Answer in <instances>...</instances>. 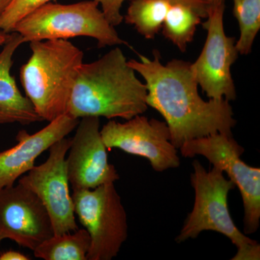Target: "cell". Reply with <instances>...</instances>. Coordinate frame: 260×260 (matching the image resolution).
<instances>
[{
    "label": "cell",
    "instance_id": "cell-14",
    "mask_svg": "<svg viewBox=\"0 0 260 260\" xmlns=\"http://www.w3.org/2000/svg\"><path fill=\"white\" fill-rule=\"evenodd\" d=\"M23 43L20 34L10 32L0 52V125L15 123L29 125L43 121L30 100L20 91L10 73L15 51Z\"/></svg>",
    "mask_w": 260,
    "mask_h": 260
},
{
    "label": "cell",
    "instance_id": "cell-23",
    "mask_svg": "<svg viewBox=\"0 0 260 260\" xmlns=\"http://www.w3.org/2000/svg\"><path fill=\"white\" fill-rule=\"evenodd\" d=\"M12 1L13 0H0V17L4 13Z\"/></svg>",
    "mask_w": 260,
    "mask_h": 260
},
{
    "label": "cell",
    "instance_id": "cell-12",
    "mask_svg": "<svg viewBox=\"0 0 260 260\" xmlns=\"http://www.w3.org/2000/svg\"><path fill=\"white\" fill-rule=\"evenodd\" d=\"M75 129L66 158L68 179L73 191L93 189L117 181L119 174L108 160L99 117H83Z\"/></svg>",
    "mask_w": 260,
    "mask_h": 260
},
{
    "label": "cell",
    "instance_id": "cell-22",
    "mask_svg": "<svg viewBox=\"0 0 260 260\" xmlns=\"http://www.w3.org/2000/svg\"><path fill=\"white\" fill-rule=\"evenodd\" d=\"M28 256L20 251L7 250L0 253V260H30Z\"/></svg>",
    "mask_w": 260,
    "mask_h": 260
},
{
    "label": "cell",
    "instance_id": "cell-4",
    "mask_svg": "<svg viewBox=\"0 0 260 260\" xmlns=\"http://www.w3.org/2000/svg\"><path fill=\"white\" fill-rule=\"evenodd\" d=\"M191 184L194 190V203L188 214L176 242L196 239L204 231L223 234L237 248L232 260L260 259V245L238 229L228 205L229 191L236 187L223 172L213 167L207 171L200 161L192 162Z\"/></svg>",
    "mask_w": 260,
    "mask_h": 260
},
{
    "label": "cell",
    "instance_id": "cell-16",
    "mask_svg": "<svg viewBox=\"0 0 260 260\" xmlns=\"http://www.w3.org/2000/svg\"><path fill=\"white\" fill-rule=\"evenodd\" d=\"M170 3L165 0H132L124 17L147 39H153L162 29Z\"/></svg>",
    "mask_w": 260,
    "mask_h": 260
},
{
    "label": "cell",
    "instance_id": "cell-24",
    "mask_svg": "<svg viewBox=\"0 0 260 260\" xmlns=\"http://www.w3.org/2000/svg\"><path fill=\"white\" fill-rule=\"evenodd\" d=\"M9 34H5V32L0 30V46L4 45L8 40Z\"/></svg>",
    "mask_w": 260,
    "mask_h": 260
},
{
    "label": "cell",
    "instance_id": "cell-3",
    "mask_svg": "<svg viewBox=\"0 0 260 260\" xmlns=\"http://www.w3.org/2000/svg\"><path fill=\"white\" fill-rule=\"evenodd\" d=\"M30 48L20 81L36 112L50 122L67 112L84 53L67 39L34 41Z\"/></svg>",
    "mask_w": 260,
    "mask_h": 260
},
{
    "label": "cell",
    "instance_id": "cell-5",
    "mask_svg": "<svg viewBox=\"0 0 260 260\" xmlns=\"http://www.w3.org/2000/svg\"><path fill=\"white\" fill-rule=\"evenodd\" d=\"M94 0L70 5L49 3L34 10L15 25L25 42L91 37L99 48L127 44L119 37Z\"/></svg>",
    "mask_w": 260,
    "mask_h": 260
},
{
    "label": "cell",
    "instance_id": "cell-10",
    "mask_svg": "<svg viewBox=\"0 0 260 260\" xmlns=\"http://www.w3.org/2000/svg\"><path fill=\"white\" fill-rule=\"evenodd\" d=\"M126 122L110 121L101 129L107 150L118 148L146 158L153 170L162 172L180 165L177 149L171 142L165 121L137 115Z\"/></svg>",
    "mask_w": 260,
    "mask_h": 260
},
{
    "label": "cell",
    "instance_id": "cell-7",
    "mask_svg": "<svg viewBox=\"0 0 260 260\" xmlns=\"http://www.w3.org/2000/svg\"><path fill=\"white\" fill-rule=\"evenodd\" d=\"M179 150L184 158L202 155L213 167L226 173L242 195L244 234H254L259 227L260 169L251 167L242 160L244 148L232 135L216 133L186 142Z\"/></svg>",
    "mask_w": 260,
    "mask_h": 260
},
{
    "label": "cell",
    "instance_id": "cell-13",
    "mask_svg": "<svg viewBox=\"0 0 260 260\" xmlns=\"http://www.w3.org/2000/svg\"><path fill=\"white\" fill-rule=\"evenodd\" d=\"M79 121L64 114L35 134L30 135L25 130L19 132L17 144L0 152V189L14 185L15 181L34 167L39 155L72 133Z\"/></svg>",
    "mask_w": 260,
    "mask_h": 260
},
{
    "label": "cell",
    "instance_id": "cell-15",
    "mask_svg": "<svg viewBox=\"0 0 260 260\" xmlns=\"http://www.w3.org/2000/svg\"><path fill=\"white\" fill-rule=\"evenodd\" d=\"M90 237L86 229L53 235L34 251L36 257L44 260H87Z\"/></svg>",
    "mask_w": 260,
    "mask_h": 260
},
{
    "label": "cell",
    "instance_id": "cell-11",
    "mask_svg": "<svg viewBox=\"0 0 260 260\" xmlns=\"http://www.w3.org/2000/svg\"><path fill=\"white\" fill-rule=\"evenodd\" d=\"M53 235L50 216L37 195L20 184L0 189V244L10 239L34 251Z\"/></svg>",
    "mask_w": 260,
    "mask_h": 260
},
{
    "label": "cell",
    "instance_id": "cell-9",
    "mask_svg": "<svg viewBox=\"0 0 260 260\" xmlns=\"http://www.w3.org/2000/svg\"><path fill=\"white\" fill-rule=\"evenodd\" d=\"M225 1L210 5L203 28L208 31L201 54L191 64V73L198 85L211 99L234 101L237 97L231 68L239 51L236 39L225 35L223 25Z\"/></svg>",
    "mask_w": 260,
    "mask_h": 260
},
{
    "label": "cell",
    "instance_id": "cell-17",
    "mask_svg": "<svg viewBox=\"0 0 260 260\" xmlns=\"http://www.w3.org/2000/svg\"><path fill=\"white\" fill-rule=\"evenodd\" d=\"M202 19L200 13L191 7L171 5L162 24V34L184 52L187 44L193 40Z\"/></svg>",
    "mask_w": 260,
    "mask_h": 260
},
{
    "label": "cell",
    "instance_id": "cell-25",
    "mask_svg": "<svg viewBox=\"0 0 260 260\" xmlns=\"http://www.w3.org/2000/svg\"><path fill=\"white\" fill-rule=\"evenodd\" d=\"M211 5L216 4V3H221V2L225 1V0H209Z\"/></svg>",
    "mask_w": 260,
    "mask_h": 260
},
{
    "label": "cell",
    "instance_id": "cell-19",
    "mask_svg": "<svg viewBox=\"0 0 260 260\" xmlns=\"http://www.w3.org/2000/svg\"><path fill=\"white\" fill-rule=\"evenodd\" d=\"M51 1L54 0H13L0 17V30L10 34L22 19Z\"/></svg>",
    "mask_w": 260,
    "mask_h": 260
},
{
    "label": "cell",
    "instance_id": "cell-1",
    "mask_svg": "<svg viewBox=\"0 0 260 260\" xmlns=\"http://www.w3.org/2000/svg\"><path fill=\"white\" fill-rule=\"evenodd\" d=\"M138 56L139 61L131 59L128 64L144 78L147 105L164 118L176 148L216 133L232 136L237 124L232 106L224 99L206 102L200 97L190 62L173 59L162 64L156 50L153 59Z\"/></svg>",
    "mask_w": 260,
    "mask_h": 260
},
{
    "label": "cell",
    "instance_id": "cell-2",
    "mask_svg": "<svg viewBox=\"0 0 260 260\" xmlns=\"http://www.w3.org/2000/svg\"><path fill=\"white\" fill-rule=\"evenodd\" d=\"M147 88L119 48L98 60L83 63L65 114L80 119L104 116L129 120L148 109Z\"/></svg>",
    "mask_w": 260,
    "mask_h": 260
},
{
    "label": "cell",
    "instance_id": "cell-6",
    "mask_svg": "<svg viewBox=\"0 0 260 260\" xmlns=\"http://www.w3.org/2000/svg\"><path fill=\"white\" fill-rule=\"evenodd\" d=\"M75 215L90 237L87 260H112L128 237L126 213L114 182L73 191Z\"/></svg>",
    "mask_w": 260,
    "mask_h": 260
},
{
    "label": "cell",
    "instance_id": "cell-21",
    "mask_svg": "<svg viewBox=\"0 0 260 260\" xmlns=\"http://www.w3.org/2000/svg\"><path fill=\"white\" fill-rule=\"evenodd\" d=\"M171 5L180 4L191 7L201 15L202 18L208 17V9L211 5L209 0H165Z\"/></svg>",
    "mask_w": 260,
    "mask_h": 260
},
{
    "label": "cell",
    "instance_id": "cell-20",
    "mask_svg": "<svg viewBox=\"0 0 260 260\" xmlns=\"http://www.w3.org/2000/svg\"><path fill=\"white\" fill-rule=\"evenodd\" d=\"M102 6L103 13L113 26L120 25L124 20L121 9L126 0H94Z\"/></svg>",
    "mask_w": 260,
    "mask_h": 260
},
{
    "label": "cell",
    "instance_id": "cell-8",
    "mask_svg": "<svg viewBox=\"0 0 260 260\" xmlns=\"http://www.w3.org/2000/svg\"><path fill=\"white\" fill-rule=\"evenodd\" d=\"M70 143L69 138L58 140L49 148L47 160L34 166L18 180L42 201L50 216L54 235L78 229L66 165Z\"/></svg>",
    "mask_w": 260,
    "mask_h": 260
},
{
    "label": "cell",
    "instance_id": "cell-18",
    "mask_svg": "<svg viewBox=\"0 0 260 260\" xmlns=\"http://www.w3.org/2000/svg\"><path fill=\"white\" fill-rule=\"evenodd\" d=\"M234 15L239 23L240 37L236 42L239 54H249L260 29V0H233Z\"/></svg>",
    "mask_w": 260,
    "mask_h": 260
}]
</instances>
